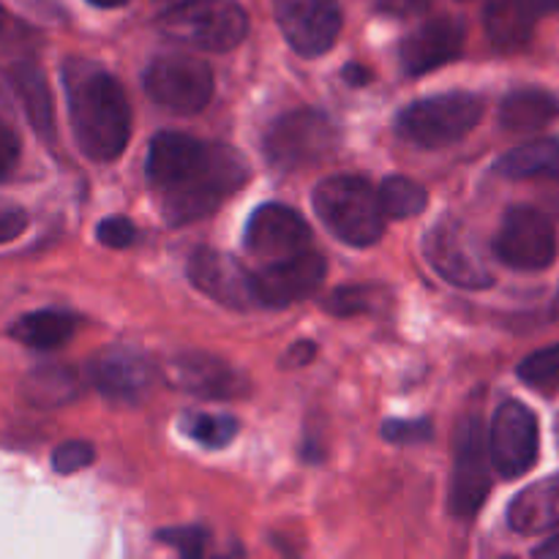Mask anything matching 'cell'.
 I'll use <instances>...</instances> for the list:
<instances>
[{
	"label": "cell",
	"mask_w": 559,
	"mask_h": 559,
	"mask_svg": "<svg viewBox=\"0 0 559 559\" xmlns=\"http://www.w3.org/2000/svg\"><path fill=\"white\" fill-rule=\"evenodd\" d=\"M431 5V0H377V9L388 16H399V20H407V16L424 14Z\"/></svg>",
	"instance_id": "cell-36"
},
{
	"label": "cell",
	"mask_w": 559,
	"mask_h": 559,
	"mask_svg": "<svg viewBox=\"0 0 559 559\" xmlns=\"http://www.w3.org/2000/svg\"><path fill=\"white\" fill-rule=\"evenodd\" d=\"M325 257L314 249H304L278 262H267L260 271L251 273L257 304L284 309V306L306 300L320 289V284L325 282Z\"/></svg>",
	"instance_id": "cell-12"
},
{
	"label": "cell",
	"mask_w": 559,
	"mask_h": 559,
	"mask_svg": "<svg viewBox=\"0 0 559 559\" xmlns=\"http://www.w3.org/2000/svg\"><path fill=\"white\" fill-rule=\"evenodd\" d=\"M530 5L535 16H544V14H559V0H524Z\"/></svg>",
	"instance_id": "cell-39"
},
{
	"label": "cell",
	"mask_w": 559,
	"mask_h": 559,
	"mask_svg": "<svg viewBox=\"0 0 559 559\" xmlns=\"http://www.w3.org/2000/svg\"><path fill=\"white\" fill-rule=\"evenodd\" d=\"M147 183L169 227L211 216L249 180V162L227 145L194 140L178 131L153 136L147 151Z\"/></svg>",
	"instance_id": "cell-1"
},
{
	"label": "cell",
	"mask_w": 559,
	"mask_h": 559,
	"mask_svg": "<svg viewBox=\"0 0 559 559\" xmlns=\"http://www.w3.org/2000/svg\"><path fill=\"white\" fill-rule=\"evenodd\" d=\"M164 36L202 52H229L249 33V16L238 0H183L158 20Z\"/></svg>",
	"instance_id": "cell-4"
},
{
	"label": "cell",
	"mask_w": 559,
	"mask_h": 559,
	"mask_svg": "<svg viewBox=\"0 0 559 559\" xmlns=\"http://www.w3.org/2000/svg\"><path fill=\"white\" fill-rule=\"evenodd\" d=\"M145 91L169 112L194 115L207 107L216 80L205 60L191 55H162L145 69Z\"/></svg>",
	"instance_id": "cell-8"
},
{
	"label": "cell",
	"mask_w": 559,
	"mask_h": 559,
	"mask_svg": "<svg viewBox=\"0 0 559 559\" xmlns=\"http://www.w3.org/2000/svg\"><path fill=\"white\" fill-rule=\"evenodd\" d=\"M497 173L511 180H559V136L533 140L500 156Z\"/></svg>",
	"instance_id": "cell-21"
},
{
	"label": "cell",
	"mask_w": 559,
	"mask_h": 559,
	"mask_svg": "<svg viewBox=\"0 0 559 559\" xmlns=\"http://www.w3.org/2000/svg\"><path fill=\"white\" fill-rule=\"evenodd\" d=\"M20 162V136L5 120H0V180L9 178Z\"/></svg>",
	"instance_id": "cell-35"
},
{
	"label": "cell",
	"mask_w": 559,
	"mask_h": 559,
	"mask_svg": "<svg viewBox=\"0 0 559 559\" xmlns=\"http://www.w3.org/2000/svg\"><path fill=\"white\" fill-rule=\"evenodd\" d=\"M344 80L355 87H364L371 82V71L364 69V66H358V63H349L347 69H344Z\"/></svg>",
	"instance_id": "cell-38"
},
{
	"label": "cell",
	"mask_w": 559,
	"mask_h": 559,
	"mask_svg": "<svg viewBox=\"0 0 559 559\" xmlns=\"http://www.w3.org/2000/svg\"><path fill=\"white\" fill-rule=\"evenodd\" d=\"M98 240L107 249H129L136 240V227L126 216H109L98 224Z\"/></svg>",
	"instance_id": "cell-33"
},
{
	"label": "cell",
	"mask_w": 559,
	"mask_h": 559,
	"mask_svg": "<svg viewBox=\"0 0 559 559\" xmlns=\"http://www.w3.org/2000/svg\"><path fill=\"white\" fill-rule=\"evenodd\" d=\"M382 298L385 295L377 293L374 287H364V284H358V287H338L325 298V311L336 317L369 314V311H374L377 300Z\"/></svg>",
	"instance_id": "cell-29"
},
{
	"label": "cell",
	"mask_w": 559,
	"mask_h": 559,
	"mask_svg": "<svg viewBox=\"0 0 559 559\" xmlns=\"http://www.w3.org/2000/svg\"><path fill=\"white\" fill-rule=\"evenodd\" d=\"M93 459H96V451H93L91 442L71 440V442H63V445L55 451L52 467H55V473H60V475H74V473H80V469L91 467Z\"/></svg>",
	"instance_id": "cell-30"
},
{
	"label": "cell",
	"mask_w": 559,
	"mask_h": 559,
	"mask_svg": "<svg viewBox=\"0 0 559 559\" xmlns=\"http://www.w3.org/2000/svg\"><path fill=\"white\" fill-rule=\"evenodd\" d=\"M276 22L295 52L320 58L336 44L344 16L338 0H276Z\"/></svg>",
	"instance_id": "cell-13"
},
{
	"label": "cell",
	"mask_w": 559,
	"mask_h": 559,
	"mask_svg": "<svg viewBox=\"0 0 559 559\" xmlns=\"http://www.w3.org/2000/svg\"><path fill=\"white\" fill-rule=\"evenodd\" d=\"M25 396L38 407H60L76 396V377L63 366L36 369L25 380Z\"/></svg>",
	"instance_id": "cell-25"
},
{
	"label": "cell",
	"mask_w": 559,
	"mask_h": 559,
	"mask_svg": "<svg viewBox=\"0 0 559 559\" xmlns=\"http://www.w3.org/2000/svg\"><path fill=\"white\" fill-rule=\"evenodd\" d=\"M246 249L257 260L278 262L284 257H293L311 246V229L304 216L287 205H262L251 213L249 227H246Z\"/></svg>",
	"instance_id": "cell-15"
},
{
	"label": "cell",
	"mask_w": 559,
	"mask_h": 559,
	"mask_svg": "<svg viewBox=\"0 0 559 559\" xmlns=\"http://www.w3.org/2000/svg\"><path fill=\"white\" fill-rule=\"evenodd\" d=\"M557 115V96H551L549 91H540V87H522V91L508 93L500 104V123L508 131L544 129Z\"/></svg>",
	"instance_id": "cell-22"
},
{
	"label": "cell",
	"mask_w": 559,
	"mask_h": 559,
	"mask_svg": "<svg viewBox=\"0 0 559 559\" xmlns=\"http://www.w3.org/2000/svg\"><path fill=\"white\" fill-rule=\"evenodd\" d=\"M63 85L76 145L93 162H115L131 140V107L120 82L91 60L69 58Z\"/></svg>",
	"instance_id": "cell-2"
},
{
	"label": "cell",
	"mask_w": 559,
	"mask_h": 559,
	"mask_svg": "<svg viewBox=\"0 0 559 559\" xmlns=\"http://www.w3.org/2000/svg\"><path fill=\"white\" fill-rule=\"evenodd\" d=\"M540 451V429L533 409L522 402H506L491 420L489 456L502 478H522L535 467Z\"/></svg>",
	"instance_id": "cell-11"
},
{
	"label": "cell",
	"mask_w": 559,
	"mask_h": 559,
	"mask_svg": "<svg viewBox=\"0 0 559 559\" xmlns=\"http://www.w3.org/2000/svg\"><path fill=\"white\" fill-rule=\"evenodd\" d=\"M495 254L502 265L513 271H546L557 257L555 224L538 207H511L495 238Z\"/></svg>",
	"instance_id": "cell-9"
},
{
	"label": "cell",
	"mask_w": 559,
	"mask_h": 559,
	"mask_svg": "<svg viewBox=\"0 0 559 559\" xmlns=\"http://www.w3.org/2000/svg\"><path fill=\"white\" fill-rule=\"evenodd\" d=\"M535 557H559V538L549 540V544H544L540 549H535Z\"/></svg>",
	"instance_id": "cell-40"
},
{
	"label": "cell",
	"mask_w": 559,
	"mask_h": 559,
	"mask_svg": "<svg viewBox=\"0 0 559 559\" xmlns=\"http://www.w3.org/2000/svg\"><path fill=\"white\" fill-rule=\"evenodd\" d=\"M27 227V213L14 202L0 200V243L16 240Z\"/></svg>",
	"instance_id": "cell-34"
},
{
	"label": "cell",
	"mask_w": 559,
	"mask_h": 559,
	"mask_svg": "<svg viewBox=\"0 0 559 559\" xmlns=\"http://www.w3.org/2000/svg\"><path fill=\"white\" fill-rule=\"evenodd\" d=\"M186 435L194 442H200L202 448H227L229 442L238 437V420L229 418V415H213V413H189L180 420Z\"/></svg>",
	"instance_id": "cell-27"
},
{
	"label": "cell",
	"mask_w": 559,
	"mask_h": 559,
	"mask_svg": "<svg viewBox=\"0 0 559 559\" xmlns=\"http://www.w3.org/2000/svg\"><path fill=\"white\" fill-rule=\"evenodd\" d=\"M464 49V25L453 16H437L415 27L399 47L404 74L420 76L451 63Z\"/></svg>",
	"instance_id": "cell-18"
},
{
	"label": "cell",
	"mask_w": 559,
	"mask_h": 559,
	"mask_svg": "<svg viewBox=\"0 0 559 559\" xmlns=\"http://www.w3.org/2000/svg\"><path fill=\"white\" fill-rule=\"evenodd\" d=\"M555 435H557V445H559V415H557V424H555Z\"/></svg>",
	"instance_id": "cell-42"
},
{
	"label": "cell",
	"mask_w": 559,
	"mask_h": 559,
	"mask_svg": "<svg viewBox=\"0 0 559 559\" xmlns=\"http://www.w3.org/2000/svg\"><path fill=\"white\" fill-rule=\"evenodd\" d=\"M11 82L14 91L20 93L25 112L31 118L33 129L44 136L47 142L55 140V109H52V93H49L47 80L41 71L31 63H22L11 71Z\"/></svg>",
	"instance_id": "cell-24"
},
{
	"label": "cell",
	"mask_w": 559,
	"mask_h": 559,
	"mask_svg": "<svg viewBox=\"0 0 559 559\" xmlns=\"http://www.w3.org/2000/svg\"><path fill=\"white\" fill-rule=\"evenodd\" d=\"M91 377L96 391L115 404H140L151 393L153 366L140 349L109 347L93 360Z\"/></svg>",
	"instance_id": "cell-17"
},
{
	"label": "cell",
	"mask_w": 559,
	"mask_h": 559,
	"mask_svg": "<svg viewBox=\"0 0 559 559\" xmlns=\"http://www.w3.org/2000/svg\"><path fill=\"white\" fill-rule=\"evenodd\" d=\"M426 260L445 282L462 289H486L495 284L478 240L459 218L442 216L424 238Z\"/></svg>",
	"instance_id": "cell-7"
},
{
	"label": "cell",
	"mask_w": 559,
	"mask_h": 559,
	"mask_svg": "<svg viewBox=\"0 0 559 559\" xmlns=\"http://www.w3.org/2000/svg\"><path fill=\"white\" fill-rule=\"evenodd\" d=\"M189 278L200 293L227 309L243 311L257 306L251 271H246L243 262L224 251L205 249V246L197 249L189 260Z\"/></svg>",
	"instance_id": "cell-16"
},
{
	"label": "cell",
	"mask_w": 559,
	"mask_h": 559,
	"mask_svg": "<svg viewBox=\"0 0 559 559\" xmlns=\"http://www.w3.org/2000/svg\"><path fill=\"white\" fill-rule=\"evenodd\" d=\"M317 355V347L314 342H295L293 347L287 349V355H284L282 366H287V369H295V366H306L311 358Z\"/></svg>",
	"instance_id": "cell-37"
},
{
	"label": "cell",
	"mask_w": 559,
	"mask_h": 559,
	"mask_svg": "<svg viewBox=\"0 0 559 559\" xmlns=\"http://www.w3.org/2000/svg\"><path fill=\"white\" fill-rule=\"evenodd\" d=\"M80 328V320L69 311H58V309H44V311H33V314L20 317V320L11 325V336L16 342H22L25 347L33 349H55L63 347L71 336Z\"/></svg>",
	"instance_id": "cell-23"
},
{
	"label": "cell",
	"mask_w": 559,
	"mask_h": 559,
	"mask_svg": "<svg viewBox=\"0 0 559 559\" xmlns=\"http://www.w3.org/2000/svg\"><path fill=\"white\" fill-rule=\"evenodd\" d=\"M484 22L486 36L500 52H516L530 44L538 16L530 11L524 0H495L486 9Z\"/></svg>",
	"instance_id": "cell-20"
},
{
	"label": "cell",
	"mask_w": 559,
	"mask_h": 559,
	"mask_svg": "<svg viewBox=\"0 0 559 559\" xmlns=\"http://www.w3.org/2000/svg\"><path fill=\"white\" fill-rule=\"evenodd\" d=\"M314 211L328 229L347 246H374L385 233V213L369 180L333 175L314 189Z\"/></svg>",
	"instance_id": "cell-3"
},
{
	"label": "cell",
	"mask_w": 559,
	"mask_h": 559,
	"mask_svg": "<svg viewBox=\"0 0 559 559\" xmlns=\"http://www.w3.org/2000/svg\"><path fill=\"white\" fill-rule=\"evenodd\" d=\"M3 22H5V11L0 9V27H3Z\"/></svg>",
	"instance_id": "cell-43"
},
{
	"label": "cell",
	"mask_w": 559,
	"mask_h": 559,
	"mask_svg": "<svg viewBox=\"0 0 559 559\" xmlns=\"http://www.w3.org/2000/svg\"><path fill=\"white\" fill-rule=\"evenodd\" d=\"M519 377L538 391H559V344L524 358Z\"/></svg>",
	"instance_id": "cell-28"
},
{
	"label": "cell",
	"mask_w": 559,
	"mask_h": 559,
	"mask_svg": "<svg viewBox=\"0 0 559 559\" xmlns=\"http://www.w3.org/2000/svg\"><path fill=\"white\" fill-rule=\"evenodd\" d=\"M435 429H431V420H388L382 426V437L396 445H413V442H426L431 440Z\"/></svg>",
	"instance_id": "cell-32"
},
{
	"label": "cell",
	"mask_w": 559,
	"mask_h": 559,
	"mask_svg": "<svg viewBox=\"0 0 559 559\" xmlns=\"http://www.w3.org/2000/svg\"><path fill=\"white\" fill-rule=\"evenodd\" d=\"M164 377L178 391L200 399H213V402L240 399L249 393V380L238 369L207 353L175 355L164 366Z\"/></svg>",
	"instance_id": "cell-14"
},
{
	"label": "cell",
	"mask_w": 559,
	"mask_h": 559,
	"mask_svg": "<svg viewBox=\"0 0 559 559\" xmlns=\"http://www.w3.org/2000/svg\"><path fill=\"white\" fill-rule=\"evenodd\" d=\"M87 3L98 5V9H118V5L129 3V0H87Z\"/></svg>",
	"instance_id": "cell-41"
},
{
	"label": "cell",
	"mask_w": 559,
	"mask_h": 559,
	"mask_svg": "<svg viewBox=\"0 0 559 559\" xmlns=\"http://www.w3.org/2000/svg\"><path fill=\"white\" fill-rule=\"evenodd\" d=\"M484 118V102L475 93H440L409 104L396 120L399 134L420 147H442L467 136Z\"/></svg>",
	"instance_id": "cell-5"
},
{
	"label": "cell",
	"mask_w": 559,
	"mask_h": 559,
	"mask_svg": "<svg viewBox=\"0 0 559 559\" xmlns=\"http://www.w3.org/2000/svg\"><path fill=\"white\" fill-rule=\"evenodd\" d=\"M377 197H380L382 213H385L388 218L418 216L426 207V202H429V194H426L424 186L404 178V175H393V178L382 180Z\"/></svg>",
	"instance_id": "cell-26"
},
{
	"label": "cell",
	"mask_w": 559,
	"mask_h": 559,
	"mask_svg": "<svg viewBox=\"0 0 559 559\" xmlns=\"http://www.w3.org/2000/svg\"><path fill=\"white\" fill-rule=\"evenodd\" d=\"M338 129L320 109H293L265 131V156L278 169H300L331 156Z\"/></svg>",
	"instance_id": "cell-6"
},
{
	"label": "cell",
	"mask_w": 559,
	"mask_h": 559,
	"mask_svg": "<svg viewBox=\"0 0 559 559\" xmlns=\"http://www.w3.org/2000/svg\"><path fill=\"white\" fill-rule=\"evenodd\" d=\"M453 478H451V513L456 519H473L484 508L491 489L486 435L478 415H469L456 429L453 442Z\"/></svg>",
	"instance_id": "cell-10"
},
{
	"label": "cell",
	"mask_w": 559,
	"mask_h": 559,
	"mask_svg": "<svg viewBox=\"0 0 559 559\" xmlns=\"http://www.w3.org/2000/svg\"><path fill=\"white\" fill-rule=\"evenodd\" d=\"M158 540L169 544L173 549H178L180 557H202L207 546V533L200 527H175V530H162Z\"/></svg>",
	"instance_id": "cell-31"
},
{
	"label": "cell",
	"mask_w": 559,
	"mask_h": 559,
	"mask_svg": "<svg viewBox=\"0 0 559 559\" xmlns=\"http://www.w3.org/2000/svg\"><path fill=\"white\" fill-rule=\"evenodd\" d=\"M508 524L519 535H544L559 530V473L519 491L508 506Z\"/></svg>",
	"instance_id": "cell-19"
}]
</instances>
